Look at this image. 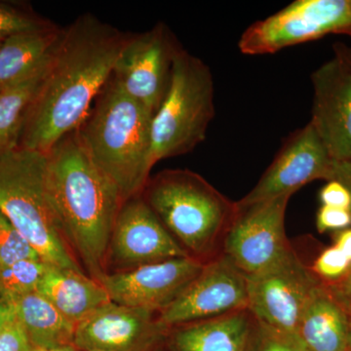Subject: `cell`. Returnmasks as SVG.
Returning <instances> with one entry per match:
<instances>
[{"instance_id":"obj_1","label":"cell","mask_w":351,"mask_h":351,"mask_svg":"<svg viewBox=\"0 0 351 351\" xmlns=\"http://www.w3.org/2000/svg\"><path fill=\"white\" fill-rule=\"evenodd\" d=\"M130 36L92 13L64 27L27 113L19 147L46 154L80 126Z\"/></svg>"},{"instance_id":"obj_2","label":"cell","mask_w":351,"mask_h":351,"mask_svg":"<svg viewBox=\"0 0 351 351\" xmlns=\"http://www.w3.org/2000/svg\"><path fill=\"white\" fill-rule=\"evenodd\" d=\"M45 156L48 186L64 239L87 276L99 281L107 274L108 242L123 200L88 156L76 130Z\"/></svg>"},{"instance_id":"obj_3","label":"cell","mask_w":351,"mask_h":351,"mask_svg":"<svg viewBox=\"0 0 351 351\" xmlns=\"http://www.w3.org/2000/svg\"><path fill=\"white\" fill-rule=\"evenodd\" d=\"M152 119L110 76L76 129L88 156L123 202L141 195L151 178Z\"/></svg>"},{"instance_id":"obj_4","label":"cell","mask_w":351,"mask_h":351,"mask_svg":"<svg viewBox=\"0 0 351 351\" xmlns=\"http://www.w3.org/2000/svg\"><path fill=\"white\" fill-rule=\"evenodd\" d=\"M141 195L189 258L206 263L223 253L237 202L202 176L189 169L161 171L149 178Z\"/></svg>"},{"instance_id":"obj_5","label":"cell","mask_w":351,"mask_h":351,"mask_svg":"<svg viewBox=\"0 0 351 351\" xmlns=\"http://www.w3.org/2000/svg\"><path fill=\"white\" fill-rule=\"evenodd\" d=\"M0 212L46 265L85 272L64 239L48 186L45 154L18 147L0 156Z\"/></svg>"},{"instance_id":"obj_6","label":"cell","mask_w":351,"mask_h":351,"mask_svg":"<svg viewBox=\"0 0 351 351\" xmlns=\"http://www.w3.org/2000/svg\"><path fill=\"white\" fill-rule=\"evenodd\" d=\"M214 90L210 66L182 48L173 64L168 93L152 119V165L189 154L204 142L215 117Z\"/></svg>"},{"instance_id":"obj_7","label":"cell","mask_w":351,"mask_h":351,"mask_svg":"<svg viewBox=\"0 0 351 351\" xmlns=\"http://www.w3.org/2000/svg\"><path fill=\"white\" fill-rule=\"evenodd\" d=\"M329 34L351 38V0H295L252 24L240 36L239 48L248 56L276 54Z\"/></svg>"},{"instance_id":"obj_8","label":"cell","mask_w":351,"mask_h":351,"mask_svg":"<svg viewBox=\"0 0 351 351\" xmlns=\"http://www.w3.org/2000/svg\"><path fill=\"white\" fill-rule=\"evenodd\" d=\"M181 43L165 23L131 34L120 53L112 77L132 98L154 115L169 90L173 64Z\"/></svg>"},{"instance_id":"obj_9","label":"cell","mask_w":351,"mask_h":351,"mask_svg":"<svg viewBox=\"0 0 351 351\" xmlns=\"http://www.w3.org/2000/svg\"><path fill=\"white\" fill-rule=\"evenodd\" d=\"M292 195L239 206L223 240V254L247 276L284 260L294 249L286 237L285 214Z\"/></svg>"},{"instance_id":"obj_10","label":"cell","mask_w":351,"mask_h":351,"mask_svg":"<svg viewBox=\"0 0 351 351\" xmlns=\"http://www.w3.org/2000/svg\"><path fill=\"white\" fill-rule=\"evenodd\" d=\"M321 283L293 250L274 267L247 276V309L262 326L297 335L304 307Z\"/></svg>"},{"instance_id":"obj_11","label":"cell","mask_w":351,"mask_h":351,"mask_svg":"<svg viewBox=\"0 0 351 351\" xmlns=\"http://www.w3.org/2000/svg\"><path fill=\"white\" fill-rule=\"evenodd\" d=\"M189 257L142 195L125 201L113 226L106 271L119 274L171 258Z\"/></svg>"},{"instance_id":"obj_12","label":"cell","mask_w":351,"mask_h":351,"mask_svg":"<svg viewBox=\"0 0 351 351\" xmlns=\"http://www.w3.org/2000/svg\"><path fill=\"white\" fill-rule=\"evenodd\" d=\"M248 307L247 276L223 253L203 265L171 306L159 316L168 328L212 319Z\"/></svg>"},{"instance_id":"obj_13","label":"cell","mask_w":351,"mask_h":351,"mask_svg":"<svg viewBox=\"0 0 351 351\" xmlns=\"http://www.w3.org/2000/svg\"><path fill=\"white\" fill-rule=\"evenodd\" d=\"M332 163L322 141L311 123L293 132L277 152L256 186L241 199L239 206L293 195L302 186L332 178Z\"/></svg>"},{"instance_id":"obj_14","label":"cell","mask_w":351,"mask_h":351,"mask_svg":"<svg viewBox=\"0 0 351 351\" xmlns=\"http://www.w3.org/2000/svg\"><path fill=\"white\" fill-rule=\"evenodd\" d=\"M159 314L108 302L76 325L73 346L80 351H147L163 343L169 329Z\"/></svg>"},{"instance_id":"obj_15","label":"cell","mask_w":351,"mask_h":351,"mask_svg":"<svg viewBox=\"0 0 351 351\" xmlns=\"http://www.w3.org/2000/svg\"><path fill=\"white\" fill-rule=\"evenodd\" d=\"M204 263L189 257L171 258L119 274H106L99 282L110 301L161 313L198 276Z\"/></svg>"},{"instance_id":"obj_16","label":"cell","mask_w":351,"mask_h":351,"mask_svg":"<svg viewBox=\"0 0 351 351\" xmlns=\"http://www.w3.org/2000/svg\"><path fill=\"white\" fill-rule=\"evenodd\" d=\"M309 123L335 161L351 160V71L335 57L311 75Z\"/></svg>"},{"instance_id":"obj_17","label":"cell","mask_w":351,"mask_h":351,"mask_svg":"<svg viewBox=\"0 0 351 351\" xmlns=\"http://www.w3.org/2000/svg\"><path fill=\"white\" fill-rule=\"evenodd\" d=\"M258 324L248 309L170 327L168 351H252Z\"/></svg>"},{"instance_id":"obj_18","label":"cell","mask_w":351,"mask_h":351,"mask_svg":"<svg viewBox=\"0 0 351 351\" xmlns=\"http://www.w3.org/2000/svg\"><path fill=\"white\" fill-rule=\"evenodd\" d=\"M63 34L64 27L54 23L7 36L0 48V89L46 71Z\"/></svg>"},{"instance_id":"obj_19","label":"cell","mask_w":351,"mask_h":351,"mask_svg":"<svg viewBox=\"0 0 351 351\" xmlns=\"http://www.w3.org/2000/svg\"><path fill=\"white\" fill-rule=\"evenodd\" d=\"M350 314L321 283L302 314L297 336L306 351H348Z\"/></svg>"},{"instance_id":"obj_20","label":"cell","mask_w":351,"mask_h":351,"mask_svg":"<svg viewBox=\"0 0 351 351\" xmlns=\"http://www.w3.org/2000/svg\"><path fill=\"white\" fill-rule=\"evenodd\" d=\"M36 292L77 325L110 302L106 289L85 272L46 265Z\"/></svg>"},{"instance_id":"obj_21","label":"cell","mask_w":351,"mask_h":351,"mask_svg":"<svg viewBox=\"0 0 351 351\" xmlns=\"http://www.w3.org/2000/svg\"><path fill=\"white\" fill-rule=\"evenodd\" d=\"M13 306L32 348H53L73 345L76 324L64 317L36 291L15 300Z\"/></svg>"},{"instance_id":"obj_22","label":"cell","mask_w":351,"mask_h":351,"mask_svg":"<svg viewBox=\"0 0 351 351\" xmlns=\"http://www.w3.org/2000/svg\"><path fill=\"white\" fill-rule=\"evenodd\" d=\"M46 71L0 89V156L19 147L27 113Z\"/></svg>"},{"instance_id":"obj_23","label":"cell","mask_w":351,"mask_h":351,"mask_svg":"<svg viewBox=\"0 0 351 351\" xmlns=\"http://www.w3.org/2000/svg\"><path fill=\"white\" fill-rule=\"evenodd\" d=\"M45 269V263L32 258L0 265V298L13 304L15 300L34 292Z\"/></svg>"},{"instance_id":"obj_24","label":"cell","mask_w":351,"mask_h":351,"mask_svg":"<svg viewBox=\"0 0 351 351\" xmlns=\"http://www.w3.org/2000/svg\"><path fill=\"white\" fill-rule=\"evenodd\" d=\"M52 24L54 22L39 15L29 6L0 1V38Z\"/></svg>"},{"instance_id":"obj_25","label":"cell","mask_w":351,"mask_h":351,"mask_svg":"<svg viewBox=\"0 0 351 351\" xmlns=\"http://www.w3.org/2000/svg\"><path fill=\"white\" fill-rule=\"evenodd\" d=\"M27 258L40 260L32 245L18 232L5 215L0 212V265Z\"/></svg>"},{"instance_id":"obj_26","label":"cell","mask_w":351,"mask_h":351,"mask_svg":"<svg viewBox=\"0 0 351 351\" xmlns=\"http://www.w3.org/2000/svg\"><path fill=\"white\" fill-rule=\"evenodd\" d=\"M350 269V261L336 246H332L318 256L311 270L323 283L332 284L341 280Z\"/></svg>"},{"instance_id":"obj_27","label":"cell","mask_w":351,"mask_h":351,"mask_svg":"<svg viewBox=\"0 0 351 351\" xmlns=\"http://www.w3.org/2000/svg\"><path fill=\"white\" fill-rule=\"evenodd\" d=\"M252 351H306L295 334L276 331L258 324Z\"/></svg>"},{"instance_id":"obj_28","label":"cell","mask_w":351,"mask_h":351,"mask_svg":"<svg viewBox=\"0 0 351 351\" xmlns=\"http://www.w3.org/2000/svg\"><path fill=\"white\" fill-rule=\"evenodd\" d=\"M32 346L17 316H13L0 334V351H32Z\"/></svg>"},{"instance_id":"obj_29","label":"cell","mask_w":351,"mask_h":351,"mask_svg":"<svg viewBox=\"0 0 351 351\" xmlns=\"http://www.w3.org/2000/svg\"><path fill=\"white\" fill-rule=\"evenodd\" d=\"M316 226L320 233L350 228L351 211L321 205L316 216Z\"/></svg>"},{"instance_id":"obj_30","label":"cell","mask_w":351,"mask_h":351,"mask_svg":"<svg viewBox=\"0 0 351 351\" xmlns=\"http://www.w3.org/2000/svg\"><path fill=\"white\" fill-rule=\"evenodd\" d=\"M319 198L325 206L339 208L351 211V195L348 189L336 180L328 181L320 191Z\"/></svg>"},{"instance_id":"obj_31","label":"cell","mask_w":351,"mask_h":351,"mask_svg":"<svg viewBox=\"0 0 351 351\" xmlns=\"http://www.w3.org/2000/svg\"><path fill=\"white\" fill-rule=\"evenodd\" d=\"M326 286L351 315V269L341 280Z\"/></svg>"},{"instance_id":"obj_32","label":"cell","mask_w":351,"mask_h":351,"mask_svg":"<svg viewBox=\"0 0 351 351\" xmlns=\"http://www.w3.org/2000/svg\"><path fill=\"white\" fill-rule=\"evenodd\" d=\"M331 180H336L343 184L351 195V160H334Z\"/></svg>"},{"instance_id":"obj_33","label":"cell","mask_w":351,"mask_h":351,"mask_svg":"<svg viewBox=\"0 0 351 351\" xmlns=\"http://www.w3.org/2000/svg\"><path fill=\"white\" fill-rule=\"evenodd\" d=\"M336 246L351 262V228L339 230L336 235Z\"/></svg>"},{"instance_id":"obj_34","label":"cell","mask_w":351,"mask_h":351,"mask_svg":"<svg viewBox=\"0 0 351 351\" xmlns=\"http://www.w3.org/2000/svg\"><path fill=\"white\" fill-rule=\"evenodd\" d=\"M14 315H15V311H14L13 304L0 298V334L8 324L9 321L12 319Z\"/></svg>"},{"instance_id":"obj_35","label":"cell","mask_w":351,"mask_h":351,"mask_svg":"<svg viewBox=\"0 0 351 351\" xmlns=\"http://www.w3.org/2000/svg\"><path fill=\"white\" fill-rule=\"evenodd\" d=\"M334 52L335 57L338 58L351 71V47L343 43H337L334 45Z\"/></svg>"},{"instance_id":"obj_36","label":"cell","mask_w":351,"mask_h":351,"mask_svg":"<svg viewBox=\"0 0 351 351\" xmlns=\"http://www.w3.org/2000/svg\"><path fill=\"white\" fill-rule=\"evenodd\" d=\"M32 351H80L75 346H59V348H32Z\"/></svg>"},{"instance_id":"obj_37","label":"cell","mask_w":351,"mask_h":351,"mask_svg":"<svg viewBox=\"0 0 351 351\" xmlns=\"http://www.w3.org/2000/svg\"><path fill=\"white\" fill-rule=\"evenodd\" d=\"M147 351H168L167 348H165V346H164L163 343H160V345L154 346V348H151V350H149Z\"/></svg>"},{"instance_id":"obj_38","label":"cell","mask_w":351,"mask_h":351,"mask_svg":"<svg viewBox=\"0 0 351 351\" xmlns=\"http://www.w3.org/2000/svg\"><path fill=\"white\" fill-rule=\"evenodd\" d=\"M348 351H351V315H350V336H348Z\"/></svg>"},{"instance_id":"obj_39","label":"cell","mask_w":351,"mask_h":351,"mask_svg":"<svg viewBox=\"0 0 351 351\" xmlns=\"http://www.w3.org/2000/svg\"><path fill=\"white\" fill-rule=\"evenodd\" d=\"M6 38H0V48H1L2 43H3L4 39Z\"/></svg>"}]
</instances>
